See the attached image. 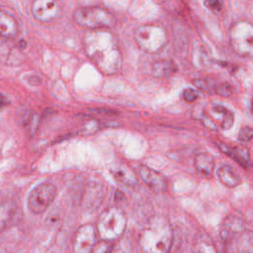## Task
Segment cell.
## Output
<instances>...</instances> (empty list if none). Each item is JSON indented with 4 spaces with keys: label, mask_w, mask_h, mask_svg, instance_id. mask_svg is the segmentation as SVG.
Listing matches in <instances>:
<instances>
[{
    "label": "cell",
    "mask_w": 253,
    "mask_h": 253,
    "mask_svg": "<svg viewBox=\"0 0 253 253\" xmlns=\"http://www.w3.org/2000/svg\"><path fill=\"white\" fill-rule=\"evenodd\" d=\"M83 45L87 56L106 75L118 73L123 64V54L116 37L108 30L85 33Z\"/></svg>",
    "instance_id": "6da1fadb"
},
{
    "label": "cell",
    "mask_w": 253,
    "mask_h": 253,
    "mask_svg": "<svg viewBox=\"0 0 253 253\" xmlns=\"http://www.w3.org/2000/svg\"><path fill=\"white\" fill-rule=\"evenodd\" d=\"M174 238V229L164 216L155 215L149 219L138 236L142 253H166Z\"/></svg>",
    "instance_id": "7a4b0ae2"
},
{
    "label": "cell",
    "mask_w": 253,
    "mask_h": 253,
    "mask_svg": "<svg viewBox=\"0 0 253 253\" xmlns=\"http://www.w3.org/2000/svg\"><path fill=\"white\" fill-rule=\"evenodd\" d=\"M73 20L83 28L92 30H110L116 27V16L106 8L99 6L78 7L73 11Z\"/></svg>",
    "instance_id": "3957f363"
},
{
    "label": "cell",
    "mask_w": 253,
    "mask_h": 253,
    "mask_svg": "<svg viewBox=\"0 0 253 253\" xmlns=\"http://www.w3.org/2000/svg\"><path fill=\"white\" fill-rule=\"evenodd\" d=\"M95 228L102 240H119L126 228V213L118 207L108 208L100 214Z\"/></svg>",
    "instance_id": "277c9868"
},
{
    "label": "cell",
    "mask_w": 253,
    "mask_h": 253,
    "mask_svg": "<svg viewBox=\"0 0 253 253\" xmlns=\"http://www.w3.org/2000/svg\"><path fill=\"white\" fill-rule=\"evenodd\" d=\"M137 46L147 53H158L168 43L166 30L158 24H143L133 32Z\"/></svg>",
    "instance_id": "5b68a950"
},
{
    "label": "cell",
    "mask_w": 253,
    "mask_h": 253,
    "mask_svg": "<svg viewBox=\"0 0 253 253\" xmlns=\"http://www.w3.org/2000/svg\"><path fill=\"white\" fill-rule=\"evenodd\" d=\"M229 43L233 51L245 57H250L253 51V26L251 22L241 20L235 22L229 29Z\"/></svg>",
    "instance_id": "8992f818"
},
{
    "label": "cell",
    "mask_w": 253,
    "mask_h": 253,
    "mask_svg": "<svg viewBox=\"0 0 253 253\" xmlns=\"http://www.w3.org/2000/svg\"><path fill=\"white\" fill-rule=\"evenodd\" d=\"M56 196V188L51 183H42L38 185L29 195L28 207L35 213L40 214L47 210Z\"/></svg>",
    "instance_id": "52a82bcc"
},
{
    "label": "cell",
    "mask_w": 253,
    "mask_h": 253,
    "mask_svg": "<svg viewBox=\"0 0 253 253\" xmlns=\"http://www.w3.org/2000/svg\"><path fill=\"white\" fill-rule=\"evenodd\" d=\"M97 231L92 223L80 225L74 234L72 241L73 253H91L96 243Z\"/></svg>",
    "instance_id": "ba28073f"
},
{
    "label": "cell",
    "mask_w": 253,
    "mask_h": 253,
    "mask_svg": "<svg viewBox=\"0 0 253 253\" xmlns=\"http://www.w3.org/2000/svg\"><path fill=\"white\" fill-rule=\"evenodd\" d=\"M31 12L37 21L50 23L59 16L61 6L55 0H35L31 6Z\"/></svg>",
    "instance_id": "9c48e42d"
},
{
    "label": "cell",
    "mask_w": 253,
    "mask_h": 253,
    "mask_svg": "<svg viewBox=\"0 0 253 253\" xmlns=\"http://www.w3.org/2000/svg\"><path fill=\"white\" fill-rule=\"evenodd\" d=\"M139 176L142 182L154 193L161 194L167 190L166 178L155 169H152L144 164L139 165Z\"/></svg>",
    "instance_id": "30bf717a"
},
{
    "label": "cell",
    "mask_w": 253,
    "mask_h": 253,
    "mask_svg": "<svg viewBox=\"0 0 253 253\" xmlns=\"http://www.w3.org/2000/svg\"><path fill=\"white\" fill-rule=\"evenodd\" d=\"M244 231V223L237 214L228 215L222 222L219 230L220 239L223 242H230Z\"/></svg>",
    "instance_id": "8fae6325"
},
{
    "label": "cell",
    "mask_w": 253,
    "mask_h": 253,
    "mask_svg": "<svg viewBox=\"0 0 253 253\" xmlns=\"http://www.w3.org/2000/svg\"><path fill=\"white\" fill-rule=\"evenodd\" d=\"M110 172L113 177L121 184L127 187H134L137 184V177L132 171V169L122 162H118L110 168Z\"/></svg>",
    "instance_id": "7c38bea8"
},
{
    "label": "cell",
    "mask_w": 253,
    "mask_h": 253,
    "mask_svg": "<svg viewBox=\"0 0 253 253\" xmlns=\"http://www.w3.org/2000/svg\"><path fill=\"white\" fill-rule=\"evenodd\" d=\"M19 34V24L14 16L0 8V38L12 40Z\"/></svg>",
    "instance_id": "4fadbf2b"
},
{
    "label": "cell",
    "mask_w": 253,
    "mask_h": 253,
    "mask_svg": "<svg viewBox=\"0 0 253 253\" xmlns=\"http://www.w3.org/2000/svg\"><path fill=\"white\" fill-rule=\"evenodd\" d=\"M220 150L225 153L226 155L230 156L235 162H237L243 168H249L251 166L250 155L247 148L242 146H235V145H228L223 142L218 144Z\"/></svg>",
    "instance_id": "5bb4252c"
},
{
    "label": "cell",
    "mask_w": 253,
    "mask_h": 253,
    "mask_svg": "<svg viewBox=\"0 0 253 253\" xmlns=\"http://www.w3.org/2000/svg\"><path fill=\"white\" fill-rule=\"evenodd\" d=\"M177 71V64L168 58L158 59L151 65V75L156 79H168Z\"/></svg>",
    "instance_id": "9a60e30c"
},
{
    "label": "cell",
    "mask_w": 253,
    "mask_h": 253,
    "mask_svg": "<svg viewBox=\"0 0 253 253\" xmlns=\"http://www.w3.org/2000/svg\"><path fill=\"white\" fill-rule=\"evenodd\" d=\"M196 172L203 178L210 177L214 169L213 157L207 152H199L194 159Z\"/></svg>",
    "instance_id": "2e32d148"
},
{
    "label": "cell",
    "mask_w": 253,
    "mask_h": 253,
    "mask_svg": "<svg viewBox=\"0 0 253 253\" xmlns=\"http://www.w3.org/2000/svg\"><path fill=\"white\" fill-rule=\"evenodd\" d=\"M217 178L227 188H234L241 182L240 176L229 165H221L217 169Z\"/></svg>",
    "instance_id": "e0dca14e"
},
{
    "label": "cell",
    "mask_w": 253,
    "mask_h": 253,
    "mask_svg": "<svg viewBox=\"0 0 253 253\" xmlns=\"http://www.w3.org/2000/svg\"><path fill=\"white\" fill-rule=\"evenodd\" d=\"M192 253H217V250L212 239L207 233H201L193 243Z\"/></svg>",
    "instance_id": "ac0fdd59"
},
{
    "label": "cell",
    "mask_w": 253,
    "mask_h": 253,
    "mask_svg": "<svg viewBox=\"0 0 253 253\" xmlns=\"http://www.w3.org/2000/svg\"><path fill=\"white\" fill-rule=\"evenodd\" d=\"M16 212V204L13 201L0 203V234L10 225Z\"/></svg>",
    "instance_id": "d6986e66"
},
{
    "label": "cell",
    "mask_w": 253,
    "mask_h": 253,
    "mask_svg": "<svg viewBox=\"0 0 253 253\" xmlns=\"http://www.w3.org/2000/svg\"><path fill=\"white\" fill-rule=\"evenodd\" d=\"M212 112L221 117L220 126L222 129H229L233 126L234 115L231 111L220 105H215L212 107Z\"/></svg>",
    "instance_id": "ffe728a7"
},
{
    "label": "cell",
    "mask_w": 253,
    "mask_h": 253,
    "mask_svg": "<svg viewBox=\"0 0 253 253\" xmlns=\"http://www.w3.org/2000/svg\"><path fill=\"white\" fill-rule=\"evenodd\" d=\"M236 247L239 253H252V234L251 231L242 232L237 236Z\"/></svg>",
    "instance_id": "44dd1931"
},
{
    "label": "cell",
    "mask_w": 253,
    "mask_h": 253,
    "mask_svg": "<svg viewBox=\"0 0 253 253\" xmlns=\"http://www.w3.org/2000/svg\"><path fill=\"white\" fill-rule=\"evenodd\" d=\"M193 85L196 87V89L202 92L212 93L214 92L216 83L211 78H196L193 80Z\"/></svg>",
    "instance_id": "7402d4cb"
},
{
    "label": "cell",
    "mask_w": 253,
    "mask_h": 253,
    "mask_svg": "<svg viewBox=\"0 0 253 253\" xmlns=\"http://www.w3.org/2000/svg\"><path fill=\"white\" fill-rule=\"evenodd\" d=\"M117 241V243H114L111 253H134L133 247L128 239L121 237Z\"/></svg>",
    "instance_id": "603a6c76"
},
{
    "label": "cell",
    "mask_w": 253,
    "mask_h": 253,
    "mask_svg": "<svg viewBox=\"0 0 253 253\" xmlns=\"http://www.w3.org/2000/svg\"><path fill=\"white\" fill-rule=\"evenodd\" d=\"M113 242L106 241V240H100L95 243L92 252L91 253H111L113 249Z\"/></svg>",
    "instance_id": "cb8c5ba5"
},
{
    "label": "cell",
    "mask_w": 253,
    "mask_h": 253,
    "mask_svg": "<svg viewBox=\"0 0 253 253\" xmlns=\"http://www.w3.org/2000/svg\"><path fill=\"white\" fill-rule=\"evenodd\" d=\"M214 93H216L218 96L228 98L233 94V87L229 83H221L216 84Z\"/></svg>",
    "instance_id": "d4e9b609"
},
{
    "label": "cell",
    "mask_w": 253,
    "mask_h": 253,
    "mask_svg": "<svg viewBox=\"0 0 253 253\" xmlns=\"http://www.w3.org/2000/svg\"><path fill=\"white\" fill-rule=\"evenodd\" d=\"M253 136V129L249 126H245L240 128L238 133V139L243 142H248L252 139Z\"/></svg>",
    "instance_id": "484cf974"
},
{
    "label": "cell",
    "mask_w": 253,
    "mask_h": 253,
    "mask_svg": "<svg viewBox=\"0 0 253 253\" xmlns=\"http://www.w3.org/2000/svg\"><path fill=\"white\" fill-rule=\"evenodd\" d=\"M204 5L213 13H218L222 10V2L217 0H207L204 1Z\"/></svg>",
    "instance_id": "4316f807"
},
{
    "label": "cell",
    "mask_w": 253,
    "mask_h": 253,
    "mask_svg": "<svg viewBox=\"0 0 253 253\" xmlns=\"http://www.w3.org/2000/svg\"><path fill=\"white\" fill-rule=\"evenodd\" d=\"M166 253H182V241L180 236H176L174 234L173 241Z\"/></svg>",
    "instance_id": "83f0119b"
},
{
    "label": "cell",
    "mask_w": 253,
    "mask_h": 253,
    "mask_svg": "<svg viewBox=\"0 0 253 253\" xmlns=\"http://www.w3.org/2000/svg\"><path fill=\"white\" fill-rule=\"evenodd\" d=\"M183 99L188 102V103H192L195 102L198 99V93L196 90L192 89V88H187L183 91Z\"/></svg>",
    "instance_id": "f1b7e54d"
},
{
    "label": "cell",
    "mask_w": 253,
    "mask_h": 253,
    "mask_svg": "<svg viewBox=\"0 0 253 253\" xmlns=\"http://www.w3.org/2000/svg\"><path fill=\"white\" fill-rule=\"evenodd\" d=\"M204 47L205 46H200L199 48H198V55H197V60H195V61H197L198 62V65H208V63H209V60H208V57L209 56H206V55H208L207 53H206V50L204 49Z\"/></svg>",
    "instance_id": "f546056e"
},
{
    "label": "cell",
    "mask_w": 253,
    "mask_h": 253,
    "mask_svg": "<svg viewBox=\"0 0 253 253\" xmlns=\"http://www.w3.org/2000/svg\"><path fill=\"white\" fill-rule=\"evenodd\" d=\"M100 127V125L98 124V122L96 121H92L90 123H87L84 126H83V130L85 133H90V132H94L97 131V129Z\"/></svg>",
    "instance_id": "4dcf8cb0"
},
{
    "label": "cell",
    "mask_w": 253,
    "mask_h": 253,
    "mask_svg": "<svg viewBox=\"0 0 253 253\" xmlns=\"http://www.w3.org/2000/svg\"><path fill=\"white\" fill-rule=\"evenodd\" d=\"M8 104H9L8 99L3 94L0 93V107H4V106H6Z\"/></svg>",
    "instance_id": "1f68e13d"
},
{
    "label": "cell",
    "mask_w": 253,
    "mask_h": 253,
    "mask_svg": "<svg viewBox=\"0 0 253 253\" xmlns=\"http://www.w3.org/2000/svg\"><path fill=\"white\" fill-rule=\"evenodd\" d=\"M223 253H227V252H226V251H224V252H223Z\"/></svg>",
    "instance_id": "d6a6232c"
}]
</instances>
